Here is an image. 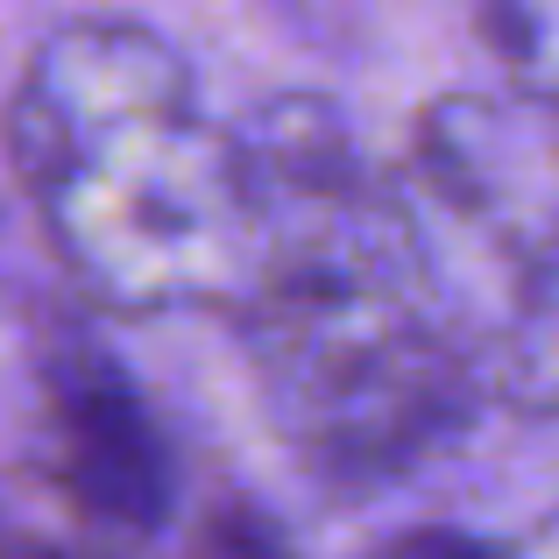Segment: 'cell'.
<instances>
[{"mask_svg": "<svg viewBox=\"0 0 559 559\" xmlns=\"http://www.w3.org/2000/svg\"><path fill=\"white\" fill-rule=\"evenodd\" d=\"M8 156L57 270L107 312L219 298L255 241L248 142L142 22H64L22 57Z\"/></svg>", "mask_w": 559, "mask_h": 559, "instance_id": "1", "label": "cell"}, {"mask_svg": "<svg viewBox=\"0 0 559 559\" xmlns=\"http://www.w3.org/2000/svg\"><path fill=\"white\" fill-rule=\"evenodd\" d=\"M248 355L284 432L333 461H396L453 418V361L355 241L276 255L248 305Z\"/></svg>", "mask_w": 559, "mask_h": 559, "instance_id": "2", "label": "cell"}, {"mask_svg": "<svg viewBox=\"0 0 559 559\" xmlns=\"http://www.w3.org/2000/svg\"><path fill=\"white\" fill-rule=\"evenodd\" d=\"M36 382H43V418L57 439V481L85 524L150 538L170 518V439L156 425L150 396L135 376L107 355L85 326L50 319L36 341Z\"/></svg>", "mask_w": 559, "mask_h": 559, "instance_id": "3", "label": "cell"}, {"mask_svg": "<svg viewBox=\"0 0 559 559\" xmlns=\"http://www.w3.org/2000/svg\"><path fill=\"white\" fill-rule=\"evenodd\" d=\"M376 559H510V552L481 546V538H467V532H411V538H396V546H382Z\"/></svg>", "mask_w": 559, "mask_h": 559, "instance_id": "4", "label": "cell"}, {"mask_svg": "<svg viewBox=\"0 0 559 559\" xmlns=\"http://www.w3.org/2000/svg\"><path fill=\"white\" fill-rule=\"evenodd\" d=\"M503 552L510 559H559V510H552V518H538L532 532H524L518 546H503Z\"/></svg>", "mask_w": 559, "mask_h": 559, "instance_id": "5", "label": "cell"}, {"mask_svg": "<svg viewBox=\"0 0 559 559\" xmlns=\"http://www.w3.org/2000/svg\"><path fill=\"white\" fill-rule=\"evenodd\" d=\"M8 559H85V552H71V546H57V538H36V532H22L8 546Z\"/></svg>", "mask_w": 559, "mask_h": 559, "instance_id": "6", "label": "cell"}]
</instances>
